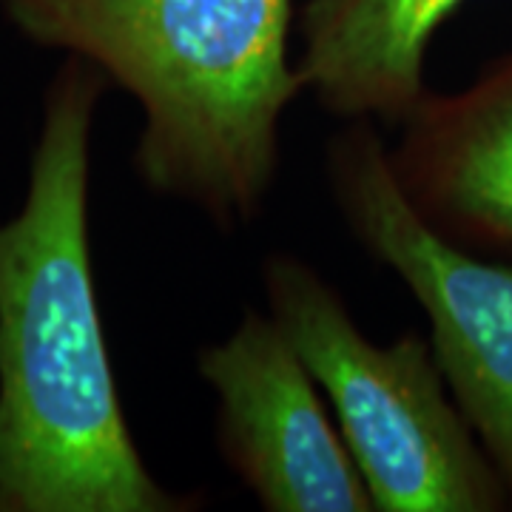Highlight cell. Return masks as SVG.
Instances as JSON below:
<instances>
[{
  "mask_svg": "<svg viewBox=\"0 0 512 512\" xmlns=\"http://www.w3.org/2000/svg\"><path fill=\"white\" fill-rule=\"evenodd\" d=\"M467 0H308L299 15L305 92L342 120L399 126L419 103L430 43Z\"/></svg>",
  "mask_w": 512,
  "mask_h": 512,
  "instance_id": "cell-7",
  "label": "cell"
},
{
  "mask_svg": "<svg viewBox=\"0 0 512 512\" xmlns=\"http://www.w3.org/2000/svg\"><path fill=\"white\" fill-rule=\"evenodd\" d=\"M222 461L265 512H376L322 390L271 313L248 308L197 356Z\"/></svg>",
  "mask_w": 512,
  "mask_h": 512,
  "instance_id": "cell-5",
  "label": "cell"
},
{
  "mask_svg": "<svg viewBox=\"0 0 512 512\" xmlns=\"http://www.w3.org/2000/svg\"><path fill=\"white\" fill-rule=\"evenodd\" d=\"M106 77L66 57L43 94L26 202L0 222V512H194L131 436L89 242L92 126Z\"/></svg>",
  "mask_w": 512,
  "mask_h": 512,
  "instance_id": "cell-1",
  "label": "cell"
},
{
  "mask_svg": "<svg viewBox=\"0 0 512 512\" xmlns=\"http://www.w3.org/2000/svg\"><path fill=\"white\" fill-rule=\"evenodd\" d=\"M387 163L407 205L439 237L512 256V52L458 92H424Z\"/></svg>",
  "mask_w": 512,
  "mask_h": 512,
  "instance_id": "cell-6",
  "label": "cell"
},
{
  "mask_svg": "<svg viewBox=\"0 0 512 512\" xmlns=\"http://www.w3.org/2000/svg\"><path fill=\"white\" fill-rule=\"evenodd\" d=\"M339 217L367 256L413 293L453 399L490 456L512 510V256L439 237L407 205L373 120H350L328 143Z\"/></svg>",
  "mask_w": 512,
  "mask_h": 512,
  "instance_id": "cell-4",
  "label": "cell"
},
{
  "mask_svg": "<svg viewBox=\"0 0 512 512\" xmlns=\"http://www.w3.org/2000/svg\"><path fill=\"white\" fill-rule=\"evenodd\" d=\"M40 49L80 57L137 100L134 171L220 231L262 214L282 117L305 92L291 63L293 0H0Z\"/></svg>",
  "mask_w": 512,
  "mask_h": 512,
  "instance_id": "cell-2",
  "label": "cell"
},
{
  "mask_svg": "<svg viewBox=\"0 0 512 512\" xmlns=\"http://www.w3.org/2000/svg\"><path fill=\"white\" fill-rule=\"evenodd\" d=\"M268 313L328 399L376 512H507L510 495L453 399L430 339L373 342L305 259L262 262Z\"/></svg>",
  "mask_w": 512,
  "mask_h": 512,
  "instance_id": "cell-3",
  "label": "cell"
}]
</instances>
